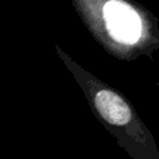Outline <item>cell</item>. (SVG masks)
I'll use <instances>...</instances> for the list:
<instances>
[{"label": "cell", "instance_id": "obj_1", "mask_svg": "<svg viewBox=\"0 0 159 159\" xmlns=\"http://www.w3.org/2000/svg\"><path fill=\"white\" fill-rule=\"evenodd\" d=\"M96 42L117 60L131 61L159 50V20L135 0H71Z\"/></svg>", "mask_w": 159, "mask_h": 159}, {"label": "cell", "instance_id": "obj_2", "mask_svg": "<svg viewBox=\"0 0 159 159\" xmlns=\"http://www.w3.org/2000/svg\"><path fill=\"white\" fill-rule=\"evenodd\" d=\"M56 52L81 88L95 119L113 135L131 159H159V148L149 127L119 89L78 64L59 45Z\"/></svg>", "mask_w": 159, "mask_h": 159}, {"label": "cell", "instance_id": "obj_3", "mask_svg": "<svg viewBox=\"0 0 159 159\" xmlns=\"http://www.w3.org/2000/svg\"><path fill=\"white\" fill-rule=\"evenodd\" d=\"M158 87H159V82H158Z\"/></svg>", "mask_w": 159, "mask_h": 159}]
</instances>
